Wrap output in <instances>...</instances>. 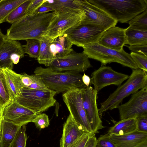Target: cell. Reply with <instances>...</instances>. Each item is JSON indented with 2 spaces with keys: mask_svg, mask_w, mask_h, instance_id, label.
Wrapping results in <instances>:
<instances>
[{
  "mask_svg": "<svg viewBox=\"0 0 147 147\" xmlns=\"http://www.w3.org/2000/svg\"><path fill=\"white\" fill-rule=\"evenodd\" d=\"M56 14V12L54 11L26 16L12 24L7 30L6 38L15 40L29 39L40 40Z\"/></svg>",
  "mask_w": 147,
  "mask_h": 147,
  "instance_id": "cell-1",
  "label": "cell"
},
{
  "mask_svg": "<svg viewBox=\"0 0 147 147\" xmlns=\"http://www.w3.org/2000/svg\"><path fill=\"white\" fill-rule=\"evenodd\" d=\"M121 23H127L147 9V0H89Z\"/></svg>",
  "mask_w": 147,
  "mask_h": 147,
  "instance_id": "cell-2",
  "label": "cell"
},
{
  "mask_svg": "<svg viewBox=\"0 0 147 147\" xmlns=\"http://www.w3.org/2000/svg\"><path fill=\"white\" fill-rule=\"evenodd\" d=\"M34 74L40 77L48 88L56 93L65 92L76 88H82L86 86L82 82V75L75 71H57L49 67H36Z\"/></svg>",
  "mask_w": 147,
  "mask_h": 147,
  "instance_id": "cell-3",
  "label": "cell"
},
{
  "mask_svg": "<svg viewBox=\"0 0 147 147\" xmlns=\"http://www.w3.org/2000/svg\"><path fill=\"white\" fill-rule=\"evenodd\" d=\"M147 86V72L139 69H133L127 81L118 86L101 103L99 114L117 108L125 97Z\"/></svg>",
  "mask_w": 147,
  "mask_h": 147,
  "instance_id": "cell-4",
  "label": "cell"
},
{
  "mask_svg": "<svg viewBox=\"0 0 147 147\" xmlns=\"http://www.w3.org/2000/svg\"><path fill=\"white\" fill-rule=\"evenodd\" d=\"M83 51L88 58L100 61L101 66L116 62L132 69H138L130 54L124 49L118 51L105 47L97 42L86 45L82 47Z\"/></svg>",
  "mask_w": 147,
  "mask_h": 147,
  "instance_id": "cell-5",
  "label": "cell"
},
{
  "mask_svg": "<svg viewBox=\"0 0 147 147\" xmlns=\"http://www.w3.org/2000/svg\"><path fill=\"white\" fill-rule=\"evenodd\" d=\"M56 94L55 91L49 88L38 90L24 87L20 96L15 100L38 114L55 105L56 100L54 97Z\"/></svg>",
  "mask_w": 147,
  "mask_h": 147,
  "instance_id": "cell-6",
  "label": "cell"
},
{
  "mask_svg": "<svg viewBox=\"0 0 147 147\" xmlns=\"http://www.w3.org/2000/svg\"><path fill=\"white\" fill-rule=\"evenodd\" d=\"M56 12L55 16L42 37L54 39L63 35L66 31L82 21L85 16V12L79 8H66Z\"/></svg>",
  "mask_w": 147,
  "mask_h": 147,
  "instance_id": "cell-7",
  "label": "cell"
},
{
  "mask_svg": "<svg viewBox=\"0 0 147 147\" xmlns=\"http://www.w3.org/2000/svg\"><path fill=\"white\" fill-rule=\"evenodd\" d=\"M105 31L83 20L67 30L64 34L72 45L82 47L90 43L97 42Z\"/></svg>",
  "mask_w": 147,
  "mask_h": 147,
  "instance_id": "cell-8",
  "label": "cell"
},
{
  "mask_svg": "<svg viewBox=\"0 0 147 147\" xmlns=\"http://www.w3.org/2000/svg\"><path fill=\"white\" fill-rule=\"evenodd\" d=\"M82 88H74L64 92L62 94L63 99L70 114L76 121L86 132L92 134L90 125L83 106Z\"/></svg>",
  "mask_w": 147,
  "mask_h": 147,
  "instance_id": "cell-9",
  "label": "cell"
},
{
  "mask_svg": "<svg viewBox=\"0 0 147 147\" xmlns=\"http://www.w3.org/2000/svg\"><path fill=\"white\" fill-rule=\"evenodd\" d=\"M88 58L83 52L78 53L73 50L66 55L55 58L49 67L57 71L83 72L92 67Z\"/></svg>",
  "mask_w": 147,
  "mask_h": 147,
  "instance_id": "cell-10",
  "label": "cell"
},
{
  "mask_svg": "<svg viewBox=\"0 0 147 147\" xmlns=\"http://www.w3.org/2000/svg\"><path fill=\"white\" fill-rule=\"evenodd\" d=\"M74 3L85 13L83 21L106 30L115 26L118 22L100 8L87 0H74Z\"/></svg>",
  "mask_w": 147,
  "mask_h": 147,
  "instance_id": "cell-11",
  "label": "cell"
},
{
  "mask_svg": "<svg viewBox=\"0 0 147 147\" xmlns=\"http://www.w3.org/2000/svg\"><path fill=\"white\" fill-rule=\"evenodd\" d=\"M97 91L91 86L82 88L83 106L90 125L92 134L99 132L105 127L100 117L97 104Z\"/></svg>",
  "mask_w": 147,
  "mask_h": 147,
  "instance_id": "cell-12",
  "label": "cell"
},
{
  "mask_svg": "<svg viewBox=\"0 0 147 147\" xmlns=\"http://www.w3.org/2000/svg\"><path fill=\"white\" fill-rule=\"evenodd\" d=\"M118 109L120 120L136 118L147 114V86L133 94L126 102Z\"/></svg>",
  "mask_w": 147,
  "mask_h": 147,
  "instance_id": "cell-13",
  "label": "cell"
},
{
  "mask_svg": "<svg viewBox=\"0 0 147 147\" xmlns=\"http://www.w3.org/2000/svg\"><path fill=\"white\" fill-rule=\"evenodd\" d=\"M129 76L127 75L114 71L110 67L103 65L92 72L90 84L93 85L94 89L98 92L104 87L110 85L119 86Z\"/></svg>",
  "mask_w": 147,
  "mask_h": 147,
  "instance_id": "cell-14",
  "label": "cell"
},
{
  "mask_svg": "<svg viewBox=\"0 0 147 147\" xmlns=\"http://www.w3.org/2000/svg\"><path fill=\"white\" fill-rule=\"evenodd\" d=\"M37 114L14 100L4 109L2 120L22 126L32 122Z\"/></svg>",
  "mask_w": 147,
  "mask_h": 147,
  "instance_id": "cell-15",
  "label": "cell"
},
{
  "mask_svg": "<svg viewBox=\"0 0 147 147\" xmlns=\"http://www.w3.org/2000/svg\"><path fill=\"white\" fill-rule=\"evenodd\" d=\"M23 46L18 41L6 40L0 47V68L12 69L24 56Z\"/></svg>",
  "mask_w": 147,
  "mask_h": 147,
  "instance_id": "cell-16",
  "label": "cell"
},
{
  "mask_svg": "<svg viewBox=\"0 0 147 147\" xmlns=\"http://www.w3.org/2000/svg\"><path fill=\"white\" fill-rule=\"evenodd\" d=\"M125 29L119 27H111L106 30L97 42L107 48L121 51L125 45Z\"/></svg>",
  "mask_w": 147,
  "mask_h": 147,
  "instance_id": "cell-17",
  "label": "cell"
},
{
  "mask_svg": "<svg viewBox=\"0 0 147 147\" xmlns=\"http://www.w3.org/2000/svg\"><path fill=\"white\" fill-rule=\"evenodd\" d=\"M109 135L117 147H147V132L136 130L121 135Z\"/></svg>",
  "mask_w": 147,
  "mask_h": 147,
  "instance_id": "cell-18",
  "label": "cell"
},
{
  "mask_svg": "<svg viewBox=\"0 0 147 147\" xmlns=\"http://www.w3.org/2000/svg\"><path fill=\"white\" fill-rule=\"evenodd\" d=\"M86 132L69 114L63 125L60 147H70Z\"/></svg>",
  "mask_w": 147,
  "mask_h": 147,
  "instance_id": "cell-19",
  "label": "cell"
},
{
  "mask_svg": "<svg viewBox=\"0 0 147 147\" xmlns=\"http://www.w3.org/2000/svg\"><path fill=\"white\" fill-rule=\"evenodd\" d=\"M72 45L65 34L54 39L51 38L49 49L53 60L57 57L66 55L73 51Z\"/></svg>",
  "mask_w": 147,
  "mask_h": 147,
  "instance_id": "cell-20",
  "label": "cell"
},
{
  "mask_svg": "<svg viewBox=\"0 0 147 147\" xmlns=\"http://www.w3.org/2000/svg\"><path fill=\"white\" fill-rule=\"evenodd\" d=\"M22 126L2 120L0 147H11Z\"/></svg>",
  "mask_w": 147,
  "mask_h": 147,
  "instance_id": "cell-21",
  "label": "cell"
},
{
  "mask_svg": "<svg viewBox=\"0 0 147 147\" xmlns=\"http://www.w3.org/2000/svg\"><path fill=\"white\" fill-rule=\"evenodd\" d=\"M5 77L8 85L13 95L14 100L20 95L24 87L21 74H18L7 68H2Z\"/></svg>",
  "mask_w": 147,
  "mask_h": 147,
  "instance_id": "cell-22",
  "label": "cell"
},
{
  "mask_svg": "<svg viewBox=\"0 0 147 147\" xmlns=\"http://www.w3.org/2000/svg\"><path fill=\"white\" fill-rule=\"evenodd\" d=\"M137 129L136 118L128 119L117 122L109 129L107 133L121 135L132 132Z\"/></svg>",
  "mask_w": 147,
  "mask_h": 147,
  "instance_id": "cell-23",
  "label": "cell"
},
{
  "mask_svg": "<svg viewBox=\"0 0 147 147\" xmlns=\"http://www.w3.org/2000/svg\"><path fill=\"white\" fill-rule=\"evenodd\" d=\"M14 100L2 68H0V107L2 113L4 108Z\"/></svg>",
  "mask_w": 147,
  "mask_h": 147,
  "instance_id": "cell-24",
  "label": "cell"
},
{
  "mask_svg": "<svg viewBox=\"0 0 147 147\" xmlns=\"http://www.w3.org/2000/svg\"><path fill=\"white\" fill-rule=\"evenodd\" d=\"M125 45L147 44V31L125 28Z\"/></svg>",
  "mask_w": 147,
  "mask_h": 147,
  "instance_id": "cell-25",
  "label": "cell"
},
{
  "mask_svg": "<svg viewBox=\"0 0 147 147\" xmlns=\"http://www.w3.org/2000/svg\"><path fill=\"white\" fill-rule=\"evenodd\" d=\"M50 38L42 37L40 41L39 55L37 59L38 63L46 67H49L53 61L49 49Z\"/></svg>",
  "mask_w": 147,
  "mask_h": 147,
  "instance_id": "cell-26",
  "label": "cell"
},
{
  "mask_svg": "<svg viewBox=\"0 0 147 147\" xmlns=\"http://www.w3.org/2000/svg\"><path fill=\"white\" fill-rule=\"evenodd\" d=\"M26 0H1L0 1V24L6 22L9 14Z\"/></svg>",
  "mask_w": 147,
  "mask_h": 147,
  "instance_id": "cell-27",
  "label": "cell"
},
{
  "mask_svg": "<svg viewBox=\"0 0 147 147\" xmlns=\"http://www.w3.org/2000/svg\"><path fill=\"white\" fill-rule=\"evenodd\" d=\"M32 0H26L13 10L8 15L6 22L12 24L26 16L27 8Z\"/></svg>",
  "mask_w": 147,
  "mask_h": 147,
  "instance_id": "cell-28",
  "label": "cell"
},
{
  "mask_svg": "<svg viewBox=\"0 0 147 147\" xmlns=\"http://www.w3.org/2000/svg\"><path fill=\"white\" fill-rule=\"evenodd\" d=\"M42 5L49 7L56 12L66 8H79L73 0H46Z\"/></svg>",
  "mask_w": 147,
  "mask_h": 147,
  "instance_id": "cell-29",
  "label": "cell"
},
{
  "mask_svg": "<svg viewBox=\"0 0 147 147\" xmlns=\"http://www.w3.org/2000/svg\"><path fill=\"white\" fill-rule=\"evenodd\" d=\"M127 28L133 29L147 31V9L130 20Z\"/></svg>",
  "mask_w": 147,
  "mask_h": 147,
  "instance_id": "cell-30",
  "label": "cell"
},
{
  "mask_svg": "<svg viewBox=\"0 0 147 147\" xmlns=\"http://www.w3.org/2000/svg\"><path fill=\"white\" fill-rule=\"evenodd\" d=\"M26 44L23 46L24 53L31 57H38L40 47V41L36 39H29L26 40Z\"/></svg>",
  "mask_w": 147,
  "mask_h": 147,
  "instance_id": "cell-31",
  "label": "cell"
},
{
  "mask_svg": "<svg viewBox=\"0 0 147 147\" xmlns=\"http://www.w3.org/2000/svg\"><path fill=\"white\" fill-rule=\"evenodd\" d=\"M26 130L25 125L21 127L11 147H26L27 139Z\"/></svg>",
  "mask_w": 147,
  "mask_h": 147,
  "instance_id": "cell-32",
  "label": "cell"
},
{
  "mask_svg": "<svg viewBox=\"0 0 147 147\" xmlns=\"http://www.w3.org/2000/svg\"><path fill=\"white\" fill-rule=\"evenodd\" d=\"M36 127L40 130L47 127L50 125V120L48 115L45 113L37 114L32 120Z\"/></svg>",
  "mask_w": 147,
  "mask_h": 147,
  "instance_id": "cell-33",
  "label": "cell"
},
{
  "mask_svg": "<svg viewBox=\"0 0 147 147\" xmlns=\"http://www.w3.org/2000/svg\"><path fill=\"white\" fill-rule=\"evenodd\" d=\"M130 55L138 68L147 72V56L132 52Z\"/></svg>",
  "mask_w": 147,
  "mask_h": 147,
  "instance_id": "cell-34",
  "label": "cell"
},
{
  "mask_svg": "<svg viewBox=\"0 0 147 147\" xmlns=\"http://www.w3.org/2000/svg\"><path fill=\"white\" fill-rule=\"evenodd\" d=\"M96 147H117L108 133L101 135L97 139Z\"/></svg>",
  "mask_w": 147,
  "mask_h": 147,
  "instance_id": "cell-35",
  "label": "cell"
},
{
  "mask_svg": "<svg viewBox=\"0 0 147 147\" xmlns=\"http://www.w3.org/2000/svg\"><path fill=\"white\" fill-rule=\"evenodd\" d=\"M136 119V130L142 132H147V114L139 116Z\"/></svg>",
  "mask_w": 147,
  "mask_h": 147,
  "instance_id": "cell-36",
  "label": "cell"
},
{
  "mask_svg": "<svg viewBox=\"0 0 147 147\" xmlns=\"http://www.w3.org/2000/svg\"><path fill=\"white\" fill-rule=\"evenodd\" d=\"M46 0H32L26 11V16L32 15Z\"/></svg>",
  "mask_w": 147,
  "mask_h": 147,
  "instance_id": "cell-37",
  "label": "cell"
},
{
  "mask_svg": "<svg viewBox=\"0 0 147 147\" xmlns=\"http://www.w3.org/2000/svg\"><path fill=\"white\" fill-rule=\"evenodd\" d=\"M126 46L131 52L147 56V44H139Z\"/></svg>",
  "mask_w": 147,
  "mask_h": 147,
  "instance_id": "cell-38",
  "label": "cell"
},
{
  "mask_svg": "<svg viewBox=\"0 0 147 147\" xmlns=\"http://www.w3.org/2000/svg\"><path fill=\"white\" fill-rule=\"evenodd\" d=\"M28 88L38 90H45L48 88L40 78L36 75L34 82Z\"/></svg>",
  "mask_w": 147,
  "mask_h": 147,
  "instance_id": "cell-39",
  "label": "cell"
},
{
  "mask_svg": "<svg viewBox=\"0 0 147 147\" xmlns=\"http://www.w3.org/2000/svg\"><path fill=\"white\" fill-rule=\"evenodd\" d=\"M21 74V80L24 87L28 88L34 82L35 75H29L25 73Z\"/></svg>",
  "mask_w": 147,
  "mask_h": 147,
  "instance_id": "cell-40",
  "label": "cell"
},
{
  "mask_svg": "<svg viewBox=\"0 0 147 147\" xmlns=\"http://www.w3.org/2000/svg\"><path fill=\"white\" fill-rule=\"evenodd\" d=\"M90 134L86 132L81 136L70 147H84L88 141Z\"/></svg>",
  "mask_w": 147,
  "mask_h": 147,
  "instance_id": "cell-41",
  "label": "cell"
},
{
  "mask_svg": "<svg viewBox=\"0 0 147 147\" xmlns=\"http://www.w3.org/2000/svg\"><path fill=\"white\" fill-rule=\"evenodd\" d=\"M97 139L95 134H90L88 139L84 147H96Z\"/></svg>",
  "mask_w": 147,
  "mask_h": 147,
  "instance_id": "cell-42",
  "label": "cell"
},
{
  "mask_svg": "<svg viewBox=\"0 0 147 147\" xmlns=\"http://www.w3.org/2000/svg\"><path fill=\"white\" fill-rule=\"evenodd\" d=\"M51 11H54V10L52 8L49 7L42 5L37 9L33 14H38L47 13L48 12Z\"/></svg>",
  "mask_w": 147,
  "mask_h": 147,
  "instance_id": "cell-43",
  "label": "cell"
},
{
  "mask_svg": "<svg viewBox=\"0 0 147 147\" xmlns=\"http://www.w3.org/2000/svg\"><path fill=\"white\" fill-rule=\"evenodd\" d=\"M82 80L83 82L86 86H89L90 84V78L84 73L82 75Z\"/></svg>",
  "mask_w": 147,
  "mask_h": 147,
  "instance_id": "cell-44",
  "label": "cell"
},
{
  "mask_svg": "<svg viewBox=\"0 0 147 147\" xmlns=\"http://www.w3.org/2000/svg\"><path fill=\"white\" fill-rule=\"evenodd\" d=\"M6 40L5 35L3 33L0 29V47L4 44Z\"/></svg>",
  "mask_w": 147,
  "mask_h": 147,
  "instance_id": "cell-45",
  "label": "cell"
},
{
  "mask_svg": "<svg viewBox=\"0 0 147 147\" xmlns=\"http://www.w3.org/2000/svg\"><path fill=\"white\" fill-rule=\"evenodd\" d=\"M2 121V112L0 107V131H1V123Z\"/></svg>",
  "mask_w": 147,
  "mask_h": 147,
  "instance_id": "cell-46",
  "label": "cell"
},
{
  "mask_svg": "<svg viewBox=\"0 0 147 147\" xmlns=\"http://www.w3.org/2000/svg\"><path fill=\"white\" fill-rule=\"evenodd\" d=\"M1 131H0V142H1Z\"/></svg>",
  "mask_w": 147,
  "mask_h": 147,
  "instance_id": "cell-47",
  "label": "cell"
},
{
  "mask_svg": "<svg viewBox=\"0 0 147 147\" xmlns=\"http://www.w3.org/2000/svg\"><path fill=\"white\" fill-rule=\"evenodd\" d=\"M1 1V0H0V1Z\"/></svg>",
  "mask_w": 147,
  "mask_h": 147,
  "instance_id": "cell-48",
  "label": "cell"
}]
</instances>
